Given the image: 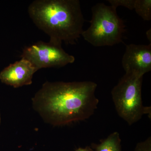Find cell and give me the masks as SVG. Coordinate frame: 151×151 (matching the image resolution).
I'll return each mask as SVG.
<instances>
[{
    "label": "cell",
    "mask_w": 151,
    "mask_h": 151,
    "mask_svg": "<svg viewBox=\"0 0 151 151\" xmlns=\"http://www.w3.org/2000/svg\"><path fill=\"white\" fill-rule=\"evenodd\" d=\"M97 84L91 81H46L32 98V105L44 121L53 126L89 119L97 109Z\"/></svg>",
    "instance_id": "6da1fadb"
},
{
    "label": "cell",
    "mask_w": 151,
    "mask_h": 151,
    "mask_svg": "<svg viewBox=\"0 0 151 151\" xmlns=\"http://www.w3.org/2000/svg\"><path fill=\"white\" fill-rule=\"evenodd\" d=\"M28 13L52 43L75 45L84 31L85 20L78 0H35Z\"/></svg>",
    "instance_id": "7a4b0ae2"
},
{
    "label": "cell",
    "mask_w": 151,
    "mask_h": 151,
    "mask_svg": "<svg viewBox=\"0 0 151 151\" xmlns=\"http://www.w3.org/2000/svg\"><path fill=\"white\" fill-rule=\"evenodd\" d=\"M90 26L81 35L84 40L96 47L113 46L122 42L126 25L116 9L100 3L92 8Z\"/></svg>",
    "instance_id": "3957f363"
},
{
    "label": "cell",
    "mask_w": 151,
    "mask_h": 151,
    "mask_svg": "<svg viewBox=\"0 0 151 151\" xmlns=\"http://www.w3.org/2000/svg\"><path fill=\"white\" fill-rule=\"evenodd\" d=\"M142 81L143 77L125 73L111 91L116 112L130 126L139 121L145 114L151 116V107L143 105Z\"/></svg>",
    "instance_id": "277c9868"
},
{
    "label": "cell",
    "mask_w": 151,
    "mask_h": 151,
    "mask_svg": "<svg viewBox=\"0 0 151 151\" xmlns=\"http://www.w3.org/2000/svg\"><path fill=\"white\" fill-rule=\"evenodd\" d=\"M29 61L36 70L51 67H62L74 62L75 57L66 52L61 45L49 42H37L26 47L21 55Z\"/></svg>",
    "instance_id": "5b68a950"
},
{
    "label": "cell",
    "mask_w": 151,
    "mask_h": 151,
    "mask_svg": "<svg viewBox=\"0 0 151 151\" xmlns=\"http://www.w3.org/2000/svg\"><path fill=\"white\" fill-rule=\"evenodd\" d=\"M122 67L127 74L143 77L151 70V44L126 45L122 59Z\"/></svg>",
    "instance_id": "8992f818"
},
{
    "label": "cell",
    "mask_w": 151,
    "mask_h": 151,
    "mask_svg": "<svg viewBox=\"0 0 151 151\" xmlns=\"http://www.w3.org/2000/svg\"><path fill=\"white\" fill-rule=\"evenodd\" d=\"M37 71L29 61L21 58L1 71L0 80L4 84L19 88L32 84L33 76Z\"/></svg>",
    "instance_id": "52a82bcc"
},
{
    "label": "cell",
    "mask_w": 151,
    "mask_h": 151,
    "mask_svg": "<svg viewBox=\"0 0 151 151\" xmlns=\"http://www.w3.org/2000/svg\"><path fill=\"white\" fill-rule=\"evenodd\" d=\"M91 147L95 151H122L121 139L119 132L111 133L99 144L92 143Z\"/></svg>",
    "instance_id": "ba28073f"
},
{
    "label": "cell",
    "mask_w": 151,
    "mask_h": 151,
    "mask_svg": "<svg viewBox=\"0 0 151 151\" xmlns=\"http://www.w3.org/2000/svg\"><path fill=\"white\" fill-rule=\"evenodd\" d=\"M134 10L144 20L151 19V0H135Z\"/></svg>",
    "instance_id": "9c48e42d"
},
{
    "label": "cell",
    "mask_w": 151,
    "mask_h": 151,
    "mask_svg": "<svg viewBox=\"0 0 151 151\" xmlns=\"http://www.w3.org/2000/svg\"><path fill=\"white\" fill-rule=\"evenodd\" d=\"M111 6L117 9L119 6H123L129 9H134L135 0H108Z\"/></svg>",
    "instance_id": "30bf717a"
},
{
    "label": "cell",
    "mask_w": 151,
    "mask_h": 151,
    "mask_svg": "<svg viewBox=\"0 0 151 151\" xmlns=\"http://www.w3.org/2000/svg\"><path fill=\"white\" fill-rule=\"evenodd\" d=\"M135 151H151V137H149L144 142L138 143Z\"/></svg>",
    "instance_id": "8fae6325"
},
{
    "label": "cell",
    "mask_w": 151,
    "mask_h": 151,
    "mask_svg": "<svg viewBox=\"0 0 151 151\" xmlns=\"http://www.w3.org/2000/svg\"><path fill=\"white\" fill-rule=\"evenodd\" d=\"M75 151H94L93 149L91 147H86L84 148H79L76 150Z\"/></svg>",
    "instance_id": "7c38bea8"
},
{
    "label": "cell",
    "mask_w": 151,
    "mask_h": 151,
    "mask_svg": "<svg viewBox=\"0 0 151 151\" xmlns=\"http://www.w3.org/2000/svg\"><path fill=\"white\" fill-rule=\"evenodd\" d=\"M1 112H0V125H1Z\"/></svg>",
    "instance_id": "4fadbf2b"
}]
</instances>
